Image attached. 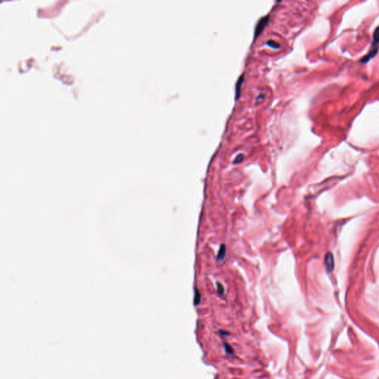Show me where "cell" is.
<instances>
[{
    "instance_id": "obj_8",
    "label": "cell",
    "mask_w": 379,
    "mask_h": 379,
    "mask_svg": "<svg viewBox=\"0 0 379 379\" xmlns=\"http://www.w3.org/2000/svg\"><path fill=\"white\" fill-rule=\"evenodd\" d=\"M244 159V155H239L238 156L235 158V161H234V163L235 164H238V163H240V162H242V160Z\"/></svg>"
},
{
    "instance_id": "obj_1",
    "label": "cell",
    "mask_w": 379,
    "mask_h": 379,
    "mask_svg": "<svg viewBox=\"0 0 379 379\" xmlns=\"http://www.w3.org/2000/svg\"><path fill=\"white\" fill-rule=\"evenodd\" d=\"M268 20H269V18H268L267 17H263L260 19V20H259L258 25H257L256 28H255V37L258 36L262 33V30H264V27H265L266 25H267Z\"/></svg>"
},
{
    "instance_id": "obj_4",
    "label": "cell",
    "mask_w": 379,
    "mask_h": 379,
    "mask_svg": "<svg viewBox=\"0 0 379 379\" xmlns=\"http://www.w3.org/2000/svg\"><path fill=\"white\" fill-rule=\"evenodd\" d=\"M243 81H244V78H243V76H241L240 78H239V80H238L237 83H236V90H235V95H236V99L239 97V96H240L241 94V85H242Z\"/></svg>"
},
{
    "instance_id": "obj_2",
    "label": "cell",
    "mask_w": 379,
    "mask_h": 379,
    "mask_svg": "<svg viewBox=\"0 0 379 379\" xmlns=\"http://www.w3.org/2000/svg\"><path fill=\"white\" fill-rule=\"evenodd\" d=\"M325 267L328 272H331L333 270L334 260L331 253H327V255L325 257Z\"/></svg>"
},
{
    "instance_id": "obj_9",
    "label": "cell",
    "mask_w": 379,
    "mask_h": 379,
    "mask_svg": "<svg viewBox=\"0 0 379 379\" xmlns=\"http://www.w3.org/2000/svg\"><path fill=\"white\" fill-rule=\"evenodd\" d=\"M267 44H269V45H270L271 47L273 48H279V44H277L274 41H268Z\"/></svg>"
},
{
    "instance_id": "obj_10",
    "label": "cell",
    "mask_w": 379,
    "mask_h": 379,
    "mask_svg": "<svg viewBox=\"0 0 379 379\" xmlns=\"http://www.w3.org/2000/svg\"><path fill=\"white\" fill-rule=\"evenodd\" d=\"M218 292H219V294H223L224 293V288H223V286L221 285V284L218 283Z\"/></svg>"
},
{
    "instance_id": "obj_5",
    "label": "cell",
    "mask_w": 379,
    "mask_h": 379,
    "mask_svg": "<svg viewBox=\"0 0 379 379\" xmlns=\"http://www.w3.org/2000/svg\"><path fill=\"white\" fill-rule=\"evenodd\" d=\"M373 39H374L373 44H374L375 45L378 44L379 43V27H378V28H376V30H375L374 34H373Z\"/></svg>"
},
{
    "instance_id": "obj_3",
    "label": "cell",
    "mask_w": 379,
    "mask_h": 379,
    "mask_svg": "<svg viewBox=\"0 0 379 379\" xmlns=\"http://www.w3.org/2000/svg\"><path fill=\"white\" fill-rule=\"evenodd\" d=\"M225 251H226V250H225V247L224 244H221V247H220V249L219 251V253H218L217 255V261L218 262H222L223 260L224 259L225 257Z\"/></svg>"
},
{
    "instance_id": "obj_6",
    "label": "cell",
    "mask_w": 379,
    "mask_h": 379,
    "mask_svg": "<svg viewBox=\"0 0 379 379\" xmlns=\"http://www.w3.org/2000/svg\"><path fill=\"white\" fill-rule=\"evenodd\" d=\"M200 299H201V296H200V293L198 292V290H196V293H195V304L197 305L199 304L200 302Z\"/></svg>"
},
{
    "instance_id": "obj_7",
    "label": "cell",
    "mask_w": 379,
    "mask_h": 379,
    "mask_svg": "<svg viewBox=\"0 0 379 379\" xmlns=\"http://www.w3.org/2000/svg\"><path fill=\"white\" fill-rule=\"evenodd\" d=\"M224 347H225V350H226V353L228 354H233V350L232 349L231 347L230 346V345L227 344L226 343H225L224 344Z\"/></svg>"
}]
</instances>
